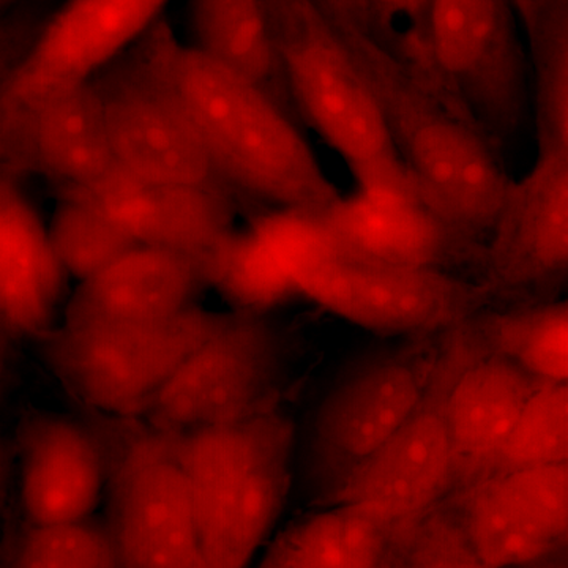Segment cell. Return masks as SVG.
<instances>
[{
    "mask_svg": "<svg viewBox=\"0 0 568 568\" xmlns=\"http://www.w3.org/2000/svg\"><path fill=\"white\" fill-rule=\"evenodd\" d=\"M47 18L36 10H14L0 20V92L11 71L39 36Z\"/></svg>",
    "mask_w": 568,
    "mask_h": 568,
    "instance_id": "cell-34",
    "label": "cell"
},
{
    "mask_svg": "<svg viewBox=\"0 0 568 568\" xmlns=\"http://www.w3.org/2000/svg\"><path fill=\"white\" fill-rule=\"evenodd\" d=\"M409 525L372 508L332 504L291 523L254 568H392Z\"/></svg>",
    "mask_w": 568,
    "mask_h": 568,
    "instance_id": "cell-23",
    "label": "cell"
},
{
    "mask_svg": "<svg viewBox=\"0 0 568 568\" xmlns=\"http://www.w3.org/2000/svg\"><path fill=\"white\" fill-rule=\"evenodd\" d=\"M181 50L170 22L159 18L89 81L112 155L141 178L231 190L213 170L183 99Z\"/></svg>",
    "mask_w": 568,
    "mask_h": 568,
    "instance_id": "cell-5",
    "label": "cell"
},
{
    "mask_svg": "<svg viewBox=\"0 0 568 568\" xmlns=\"http://www.w3.org/2000/svg\"><path fill=\"white\" fill-rule=\"evenodd\" d=\"M179 80L213 170L234 193L313 215L342 197L293 119L260 89L193 47H182Z\"/></svg>",
    "mask_w": 568,
    "mask_h": 568,
    "instance_id": "cell-2",
    "label": "cell"
},
{
    "mask_svg": "<svg viewBox=\"0 0 568 568\" xmlns=\"http://www.w3.org/2000/svg\"><path fill=\"white\" fill-rule=\"evenodd\" d=\"M336 32L375 97L418 200L465 244L481 252L511 181L499 145L373 37Z\"/></svg>",
    "mask_w": 568,
    "mask_h": 568,
    "instance_id": "cell-1",
    "label": "cell"
},
{
    "mask_svg": "<svg viewBox=\"0 0 568 568\" xmlns=\"http://www.w3.org/2000/svg\"><path fill=\"white\" fill-rule=\"evenodd\" d=\"M511 0H429L426 81L448 97L497 145L528 118V62Z\"/></svg>",
    "mask_w": 568,
    "mask_h": 568,
    "instance_id": "cell-10",
    "label": "cell"
},
{
    "mask_svg": "<svg viewBox=\"0 0 568 568\" xmlns=\"http://www.w3.org/2000/svg\"><path fill=\"white\" fill-rule=\"evenodd\" d=\"M544 384L549 383L497 354L481 355L463 369L447 403L454 495L488 476L526 403Z\"/></svg>",
    "mask_w": 568,
    "mask_h": 568,
    "instance_id": "cell-21",
    "label": "cell"
},
{
    "mask_svg": "<svg viewBox=\"0 0 568 568\" xmlns=\"http://www.w3.org/2000/svg\"><path fill=\"white\" fill-rule=\"evenodd\" d=\"M298 291L327 312L386 338L437 334L497 306L491 291L476 278L342 256L304 280Z\"/></svg>",
    "mask_w": 568,
    "mask_h": 568,
    "instance_id": "cell-12",
    "label": "cell"
},
{
    "mask_svg": "<svg viewBox=\"0 0 568 568\" xmlns=\"http://www.w3.org/2000/svg\"><path fill=\"white\" fill-rule=\"evenodd\" d=\"M298 118L347 164L362 190L417 196L354 55L315 0H263Z\"/></svg>",
    "mask_w": 568,
    "mask_h": 568,
    "instance_id": "cell-4",
    "label": "cell"
},
{
    "mask_svg": "<svg viewBox=\"0 0 568 568\" xmlns=\"http://www.w3.org/2000/svg\"><path fill=\"white\" fill-rule=\"evenodd\" d=\"M525 568H567L566 560H562V555L556 558L545 560V562L536 564V566Z\"/></svg>",
    "mask_w": 568,
    "mask_h": 568,
    "instance_id": "cell-39",
    "label": "cell"
},
{
    "mask_svg": "<svg viewBox=\"0 0 568 568\" xmlns=\"http://www.w3.org/2000/svg\"><path fill=\"white\" fill-rule=\"evenodd\" d=\"M207 287L203 261L138 245L80 283L62 324L84 327L166 320L197 305Z\"/></svg>",
    "mask_w": 568,
    "mask_h": 568,
    "instance_id": "cell-20",
    "label": "cell"
},
{
    "mask_svg": "<svg viewBox=\"0 0 568 568\" xmlns=\"http://www.w3.org/2000/svg\"><path fill=\"white\" fill-rule=\"evenodd\" d=\"M392 568H489L470 544L452 497L410 523Z\"/></svg>",
    "mask_w": 568,
    "mask_h": 568,
    "instance_id": "cell-32",
    "label": "cell"
},
{
    "mask_svg": "<svg viewBox=\"0 0 568 568\" xmlns=\"http://www.w3.org/2000/svg\"><path fill=\"white\" fill-rule=\"evenodd\" d=\"M170 0H67L0 92V136L52 97L73 91L163 17Z\"/></svg>",
    "mask_w": 568,
    "mask_h": 568,
    "instance_id": "cell-14",
    "label": "cell"
},
{
    "mask_svg": "<svg viewBox=\"0 0 568 568\" xmlns=\"http://www.w3.org/2000/svg\"><path fill=\"white\" fill-rule=\"evenodd\" d=\"M209 287L216 290L233 312L271 315L301 297L293 278L252 230L230 231L204 257Z\"/></svg>",
    "mask_w": 568,
    "mask_h": 568,
    "instance_id": "cell-26",
    "label": "cell"
},
{
    "mask_svg": "<svg viewBox=\"0 0 568 568\" xmlns=\"http://www.w3.org/2000/svg\"><path fill=\"white\" fill-rule=\"evenodd\" d=\"M562 463H568V386L544 384L526 403L487 477Z\"/></svg>",
    "mask_w": 568,
    "mask_h": 568,
    "instance_id": "cell-29",
    "label": "cell"
},
{
    "mask_svg": "<svg viewBox=\"0 0 568 568\" xmlns=\"http://www.w3.org/2000/svg\"><path fill=\"white\" fill-rule=\"evenodd\" d=\"M18 336L0 317V398L7 392L13 372L14 339Z\"/></svg>",
    "mask_w": 568,
    "mask_h": 568,
    "instance_id": "cell-36",
    "label": "cell"
},
{
    "mask_svg": "<svg viewBox=\"0 0 568 568\" xmlns=\"http://www.w3.org/2000/svg\"><path fill=\"white\" fill-rule=\"evenodd\" d=\"M48 234L63 272L80 283L138 246L99 205L69 192H59Z\"/></svg>",
    "mask_w": 568,
    "mask_h": 568,
    "instance_id": "cell-28",
    "label": "cell"
},
{
    "mask_svg": "<svg viewBox=\"0 0 568 568\" xmlns=\"http://www.w3.org/2000/svg\"><path fill=\"white\" fill-rule=\"evenodd\" d=\"M429 0H365L373 39L410 69L425 67Z\"/></svg>",
    "mask_w": 568,
    "mask_h": 568,
    "instance_id": "cell-33",
    "label": "cell"
},
{
    "mask_svg": "<svg viewBox=\"0 0 568 568\" xmlns=\"http://www.w3.org/2000/svg\"><path fill=\"white\" fill-rule=\"evenodd\" d=\"M444 334L406 336L355 357L321 399L306 452V484L331 506L339 489L403 425L424 394Z\"/></svg>",
    "mask_w": 568,
    "mask_h": 568,
    "instance_id": "cell-7",
    "label": "cell"
},
{
    "mask_svg": "<svg viewBox=\"0 0 568 568\" xmlns=\"http://www.w3.org/2000/svg\"><path fill=\"white\" fill-rule=\"evenodd\" d=\"M297 366V343L268 315L231 310L181 365L144 418L164 433L234 424L276 409Z\"/></svg>",
    "mask_w": 568,
    "mask_h": 568,
    "instance_id": "cell-9",
    "label": "cell"
},
{
    "mask_svg": "<svg viewBox=\"0 0 568 568\" xmlns=\"http://www.w3.org/2000/svg\"><path fill=\"white\" fill-rule=\"evenodd\" d=\"M14 447L11 446L10 440L7 437L0 435V506H2L3 499L7 496V489H9L11 474H13Z\"/></svg>",
    "mask_w": 568,
    "mask_h": 568,
    "instance_id": "cell-37",
    "label": "cell"
},
{
    "mask_svg": "<svg viewBox=\"0 0 568 568\" xmlns=\"http://www.w3.org/2000/svg\"><path fill=\"white\" fill-rule=\"evenodd\" d=\"M89 417L122 568H207L173 435L142 418Z\"/></svg>",
    "mask_w": 568,
    "mask_h": 568,
    "instance_id": "cell-6",
    "label": "cell"
},
{
    "mask_svg": "<svg viewBox=\"0 0 568 568\" xmlns=\"http://www.w3.org/2000/svg\"><path fill=\"white\" fill-rule=\"evenodd\" d=\"M22 510L31 525L92 517L104 495L99 440L88 422L28 413L18 428Z\"/></svg>",
    "mask_w": 568,
    "mask_h": 568,
    "instance_id": "cell-18",
    "label": "cell"
},
{
    "mask_svg": "<svg viewBox=\"0 0 568 568\" xmlns=\"http://www.w3.org/2000/svg\"><path fill=\"white\" fill-rule=\"evenodd\" d=\"M488 354L503 355L541 383L567 384L566 301L493 306L474 316Z\"/></svg>",
    "mask_w": 568,
    "mask_h": 568,
    "instance_id": "cell-25",
    "label": "cell"
},
{
    "mask_svg": "<svg viewBox=\"0 0 568 568\" xmlns=\"http://www.w3.org/2000/svg\"><path fill=\"white\" fill-rule=\"evenodd\" d=\"M99 205L138 245L203 261L234 230L235 194L200 183L155 181L115 166L84 189H62Z\"/></svg>",
    "mask_w": 568,
    "mask_h": 568,
    "instance_id": "cell-16",
    "label": "cell"
},
{
    "mask_svg": "<svg viewBox=\"0 0 568 568\" xmlns=\"http://www.w3.org/2000/svg\"><path fill=\"white\" fill-rule=\"evenodd\" d=\"M115 164L91 85L52 97L0 136V175L36 174L62 189L102 181Z\"/></svg>",
    "mask_w": 568,
    "mask_h": 568,
    "instance_id": "cell-19",
    "label": "cell"
},
{
    "mask_svg": "<svg viewBox=\"0 0 568 568\" xmlns=\"http://www.w3.org/2000/svg\"><path fill=\"white\" fill-rule=\"evenodd\" d=\"M568 271V153L537 156L508 182L476 280L504 306L552 301Z\"/></svg>",
    "mask_w": 568,
    "mask_h": 568,
    "instance_id": "cell-13",
    "label": "cell"
},
{
    "mask_svg": "<svg viewBox=\"0 0 568 568\" xmlns=\"http://www.w3.org/2000/svg\"><path fill=\"white\" fill-rule=\"evenodd\" d=\"M227 316L194 305L153 323L55 325L37 342L52 375L91 413L142 418Z\"/></svg>",
    "mask_w": 568,
    "mask_h": 568,
    "instance_id": "cell-8",
    "label": "cell"
},
{
    "mask_svg": "<svg viewBox=\"0 0 568 568\" xmlns=\"http://www.w3.org/2000/svg\"><path fill=\"white\" fill-rule=\"evenodd\" d=\"M534 78L537 156L568 153V0L523 22Z\"/></svg>",
    "mask_w": 568,
    "mask_h": 568,
    "instance_id": "cell-27",
    "label": "cell"
},
{
    "mask_svg": "<svg viewBox=\"0 0 568 568\" xmlns=\"http://www.w3.org/2000/svg\"><path fill=\"white\" fill-rule=\"evenodd\" d=\"M474 316L447 328L416 407L390 439L355 470L332 504L372 508L407 525L454 495L448 396L463 369L488 354Z\"/></svg>",
    "mask_w": 568,
    "mask_h": 568,
    "instance_id": "cell-11",
    "label": "cell"
},
{
    "mask_svg": "<svg viewBox=\"0 0 568 568\" xmlns=\"http://www.w3.org/2000/svg\"><path fill=\"white\" fill-rule=\"evenodd\" d=\"M18 0H0V20L10 13V10L17 6Z\"/></svg>",
    "mask_w": 568,
    "mask_h": 568,
    "instance_id": "cell-40",
    "label": "cell"
},
{
    "mask_svg": "<svg viewBox=\"0 0 568 568\" xmlns=\"http://www.w3.org/2000/svg\"><path fill=\"white\" fill-rule=\"evenodd\" d=\"M171 435L205 566L252 567L293 484V418L276 407L234 424Z\"/></svg>",
    "mask_w": 568,
    "mask_h": 568,
    "instance_id": "cell-3",
    "label": "cell"
},
{
    "mask_svg": "<svg viewBox=\"0 0 568 568\" xmlns=\"http://www.w3.org/2000/svg\"><path fill=\"white\" fill-rule=\"evenodd\" d=\"M551 2L552 0H511L515 11H517V17L521 22L528 21L529 18H532L534 14L544 10Z\"/></svg>",
    "mask_w": 568,
    "mask_h": 568,
    "instance_id": "cell-38",
    "label": "cell"
},
{
    "mask_svg": "<svg viewBox=\"0 0 568 568\" xmlns=\"http://www.w3.org/2000/svg\"><path fill=\"white\" fill-rule=\"evenodd\" d=\"M250 230L274 253L297 287L338 257L323 220L313 213L272 209L256 213Z\"/></svg>",
    "mask_w": 568,
    "mask_h": 568,
    "instance_id": "cell-31",
    "label": "cell"
},
{
    "mask_svg": "<svg viewBox=\"0 0 568 568\" xmlns=\"http://www.w3.org/2000/svg\"><path fill=\"white\" fill-rule=\"evenodd\" d=\"M489 568H525L562 555L568 463L497 474L450 496Z\"/></svg>",
    "mask_w": 568,
    "mask_h": 568,
    "instance_id": "cell-15",
    "label": "cell"
},
{
    "mask_svg": "<svg viewBox=\"0 0 568 568\" xmlns=\"http://www.w3.org/2000/svg\"><path fill=\"white\" fill-rule=\"evenodd\" d=\"M338 256L402 267H478L480 252L465 244L409 194L362 190L321 213Z\"/></svg>",
    "mask_w": 568,
    "mask_h": 568,
    "instance_id": "cell-17",
    "label": "cell"
},
{
    "mask_svg": "<svg viewBox=\"0 0 568 568\" xmlns=\"http://www.w3.org/2000/svg\"><path fill=\"white\" fill-rule=\"evenodd\" d=\"M9 568H122L106 521L93 517L31 525L14 544Z\"/></svg>",
    "mask_w": 568,
    "mask_h": 568,
    "instance_id": "cell-30",
    "label": "cell"
},
{
    "mask_svg": "<svg viewBox=\"0 0 568 568\" xmlns=\"http://www.w3.org/2000/svg\"><path fill=\"white\" fill-rule=\"evenodd\" d=\"M325 17L338 29H351L373 37L365 0H315Z\"/></svg>",
    "mask_w": 568,
    "mask_h": 568,
    "instance_id": "cell-35",
    "label": "cell"
},
{
    "mask_svg": "<svg viewBox=\"0 0 568 568\" xmlns=\"http://www.w3.org/2000/svg\"><path fill=\"white\" fill-rule=\"evenodd\" d=\"M65 276L31 201L0 175V317L17 336L39 339L55 327Z\"/></svg>",
    "mask_w": 568,
    "mask_h": 568,
    "instance_id": "cell-22",
    "label": "cell"
},
{
    "mask_svg": "<svg viewBox=\"0 0 568 568\" xmlns=\"http://www.w3.org/2000/svg\"><path fill=\"white\" fill-rule=\"evenodd\" d=\"M193 48L260 89L295 119L263 0H190Z\"/></svg>",
    "mask_w": 568,
    "mask_h": 568,
    "instance_id": "cell-24",
    "label": "cell"
}]
</instances>
